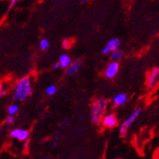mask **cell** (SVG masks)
Instances as JSON below:
<instances>
[{"instance_id":"obj_24","label":"cell","mask_w":159,"mask_h":159,"mask_svg":"<svg viewBox=\"0 0 159 159\" xmlns=\"http://www.w3.org/2000/svg\"><path fill=\"white\" fill-rule=\"evenodd\" d=\"M118 159H121V158H118Z\"/></svg>"},{"instance_id":"obj_1","label":"cell","mask_w":159,"mask_h":159,"mask_svg":"<svg viewBox=\"0 0 159 159\" xmlns=\"http://www.w3.org/2000/svg\"><path fill=\"white\" fill-rule=\"evenodd\" d=\"M33 93L31 80L29 77H23L16 84L13 90V98L15 101L27 99Z\"/></svg>"},{"instance_id":"obj_21","label":"cell","mask_w":159,"mask_h":159,"mask_svg":"<svg viewBox=\"0 0 159 159\" xmlns=\"http://www.w3.org/2000/svg\"><path fill=\"white\" fill-rule=\"evenodd\" d=\"M2 92H3V87H2V84L0 83V96H2Z\"/></svg>"},{"instance_id":"obj_13","label":"cell","mask_w":159,"mask_h":159,"mask_svg":"<svg viewBox=\"0 0 159 159\" xmlns=\"http://www.w3.org/2000/svg\"><path fill=\"white\" fill-rule=\"evenodd\" d=\"M19 111V107L16 104H11L7 108V113L9 115H15Z\"/></svg>"},{"instance_id":"obj_2","label":"cell","mask_w":159,"mask_h":159,"mask_svg":"<svg viewBox=\"0 0 159 159\" xmlns=\"http://www.w3.org/2000/svg\"><path fill=\"white\" fill-rule=\"evenodd\" d=\"M107 101L103 98H99L93 101L91 107V120L93 124H99L102 121L107 108Z\"/></svg>"},{"instance_id":"obj_14","label":"cell","mask_w":159,"mask_h":159,"mask_svg":"<svg viewBox=\"0 0 159 159\" xmlns=\"http://www.w3.org/2000/svg\"><path fill=\"white\" fill-rule=\"evenodd\" d=\"M40 48L42 49V50H47L49 48V46H50V42H49L48 39H46V38H42L41 41H40L39 43Z\"/></svg>"},{"instance_id":"obj_4","label":"cell","mask_w":159,"mask_h":159,"mask_svg":"<svg viewBox=\"0 0 159 159\" xmlns=\"http://www.w3.org/2000/svg\"><path fill=\"white\" fill-rule=\"evenodd\" d=\"M11 137L20 140V141H25L30 137V132L23 128H15L11 131Z\"/></svg>"},{"instance_id":"obj_5","label":"cell","mask_w":159,"mask_h":159,"mask_svg":"<svg viewBox=\"0 0 159 159\" xmlns=\"http://www.w3.org/2000/svg\"><path fill=\"white\" fill-rule=\"evenodd\" d=\"M101 122L102 123V125L105 128H112L117 125L118 119L114 114H108V115L103 116Z\"/></svg>"},{"instance_id":"obj_3","label":"cell","mask_w":159,"mask_h":159,"mask_svg":"<svg viewBox=\"0 0 159 159\" xmlns=\"http://www.w3.org/2000/svg\"><path fill=\"white\" fill-rule=\"evenodd\" d=\"M140 112H141V108L139 107V108H137V109L135 110V111L132 112V115H130L128 119L123 122V124H121L120 128H119V132H120V135H121V136H125V135L127 134L128 128L132 126V124L134 123L135 120L138 118Z\"/></svg>"},{"instance_id":"obj_11","label":"cell","mask_w":159,"mask_h":159,"mask_svg":"<svg viewBox=\"0 0 159 159\" xmlns=\"http://www.w3.org/2000/svg\"><path fill=\"white\" fill-rule=\"evenodd\" d=\"M128 96L125 93H119L114 98L113 102L115 106H122L127 102Z\"/></svg>"},{"instance_id":"obj_15","label":"cell","mask_w":159,"mask_h":159,"mask_svg":"<svg viewBox=\"0 0 159 159\" xmlns=\"http://www.w3.org/2000/svg\"><path fill=\"white\" fill-rule=\"evenodd\" d=\"M57 88L55 85H50L46 89V93L48 95H54L56 93Z\"/></svg>"},{"instance_id":"obj_9","label":"cell","mask_w":159,"mask_h":159,"mask_svg":"<svg viewBox=\"0 0 159 159\" xmlns=\"http://www.w3.org/2000/svg\"><path fill=\"white\" fill-rule=\"evenodd\" d=\"M71 59L68 55L63 54V55H62L60 57H59V64L60 67L66 68V67H67L70 64H71Z\"/></svg>"},{"instance_id":"obj_6","label":"cell","mask_w":159,"mask_h":159,"mask_svg":"<svg viewBox=\"0 0 159 159\" xmlns=\"http://www.w3.org/2000/svg\"><path fill=\"white\" fill-rule=\"evenodd\" d=\"M119 70V63L116 62H111L108 67H107V69L105 71V75L107 76L108 79H112L117 75L118 71Z\"/></svg>"},{"instance_id":"obj_10","label":"cell","mask_w":159,"mask_h":159,"mask_svg":"<svg viewBox=\"0 0 159 159\" xmlns=\"http://www.w3.org/2000/svg\"><path fill=\"white\" fill-rule=\"evenodd\" d=\"M119 46H120V40L116 38L110 40L107 44V47H108V49L111 50V52L115 50H119Z\"/></svg>"},{"instance_id":"obj_16","label":"cell","mask_w":159,"mask_h":159,"mask_svg":"<svg viewBox=\"0 0 159 159\" xmlns=\"http://www.w3.org/2000/svg\"><path fill=\"white\" fill-rule=\"evenodd\" d=\"M15 120H16L15 115H8L6 119V123L7 124H11L15 122Z\"/></svg>"},{"instance_id":"obj_7","label":"cell","mask_w":159,"mask_h":159,"mask_svg":"<svg viewBox=\"0 0 159 159\" xmlns=\"http://www.w3.org/2000/svg\"><path fill=\"white\" fill-rule=\"evenodd\" d=\"M158 76L159 68L158 67H154V68L150 71L149 77H148L147 84H148V87H149V88H153V87L157 84V81H158Z\"/></svg>"},{"instance_id":"obj_17","label":"cell","mask_w":159,"mask_h":159,"mask_svg":"<svg viewBox=\"0 0 159 159\" xmlns=\"http://www.w3.org/2000/svg\"><path fill=\"white\" fill-rule=\"evenodd\" d=\"M19 0H10V3H9V7L10 8H12L13 7L15 6L17 2H18Z\"/></svg>"},{"instance_id":"obj_22","label":"cell","mask_w":159,"mask_h":159,"mask_svg":"<svg viewBox=\"0 0 159 159\" xmlns=\"http://www.w3.org/2000/svg\"><path fill=\"white\" fill-rule=\"evenodd\" d=\"M87 2V0H81V3H85Z\"/></svg>"},{"instance_id":"obj_8","label":"cell","mask_w":159,"mask_h":159,"mask_svg":"<svg viewBox=\"0 0 159 159\" xmlns=\"http://www.w3.org/2000/svg\"><path fill=\"white\" fill-rule=\"evenodd\" d=\"M82 63L81 61H75L74 63H71V64L68 66L67 67H66V71H65V73L67 75H75L79 69L81 67Z\"/></svg>"},{"instance_id":"obj_19","label":"cell","mask_w":159,"mask_h":159,"mask_svg":"<svg viewBox=\"0 0 159 159\" xmlns=\"http://www.w3.org/2000/svg\"><path fill=\"white\" fill-rule=\"evenodd\" d=\"M68 43H69V42H68V41H67V40H65L64 42H63V46H64L65 48H67V47L69 46Z\"/></svg>"},{"instance_id":"obj_23","label":"cell","mask_w":159,"mask_h":159,"mask_svg":"<svg viewBox=\"0 0 159 159\" xmlns=\"http://www.w3.org/2000/svg\"><path fill=\"white\" fill-rule=\"evenodd\" d=\"M53 145H54V146H55V147H56L57 146V142L53 143Z\"/></svg>"},{"instance_id":"obj_12","label":"cell","mask_w":159,"mask_h":159,"mask_svg":"<svg viewBox=\"0 0 159 159\" xmlns=\"http://www.w3.org/2000/svg\"><path fill=\"white\" fill-rule=\"evenodd\" d=\"M123 58H124V53L122 52L121 50H115L114 51H111V59L112 60V62H116V63H118Z\"/></svg>"},{"instance_id":"obj_18","label":"cell","mask_w":159,"mask_h":159,"mask_svg":"<svg viewBox=\"0 0 159 159\" xmlns=\"http://www.w3.org/2000/svg\"><path fill=\"white\" fill-rule=\"evenodd\" d=\"M102 52L103 55H107V54H109L110 52H111V50L108 49V47H107V46H105L104 48L102 49Z\"/></svg>"},{"instance_id":"obj_20","label":"cell","mask_w":159,"mask_h":159,"mask_svg":"<svg viewBox=\"0 0 159 159\" xmlns=\"http://www.w3.org/2000/svg\"><path fill=\"white\" fill-rule=\"evenodd\" d=\"M59 63H55V64H54V67H53V68H54V69H58V68H59Z\"/></svg>"}]
</instances>
